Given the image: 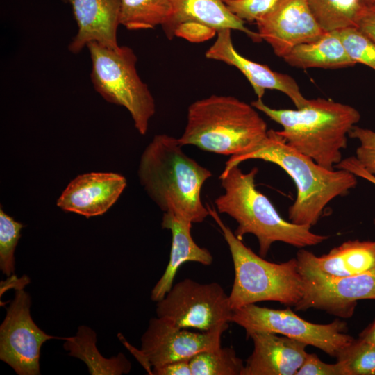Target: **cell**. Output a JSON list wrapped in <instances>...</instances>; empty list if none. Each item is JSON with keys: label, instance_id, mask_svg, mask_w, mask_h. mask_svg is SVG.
<instances>
[{"label": "cell", "instance_id": "obj_1", "mask_svg": "<svg viewBox=\"0 0 375 375\" xmlns=\"http://www.w3.org/2000/svg\"><path fill=\"white\" fill-rule=\"evenodd\" d=\"M251 159L274 163L292 178L297 188V197L288 208V218L299 225H315L328 203L347 194L358 183L357 176L350 172L320 166L289 146L273 129L268 130L266 137L254 148L230 156L223 172Z\"/></svg>", "mask_w": 375, "mask_h": 375}, {"label": "cell", "instance_id": "obj_2", "mask_svg": "<svg viewBox=\"0 0 375 375\" xmlns=\"http://www.w3.org/2000/svg\"><path fill=\"white\" fill-rule=\"evenodd\" d=\"M178 138L156 135L140 158L138 176L148 195L165 212H173L192 223L209 215L201 198L211 172L186 155Z\"/></svg>", "mask_w": 375, "mask_h": 375}, {"label": "cell", "instance_id": "obj_3", "mask_svg": "<svg viewBox=\"0 0 375 375\" xmlns=\"http://www.w3.org/2000/svg\"><path fill=\"white\" fill-rule=\"evenodd\" d=\"M258 172V168L253 167L244 173L238 165L222 172L219 177L224 193L215 200L216 210L235 220L238 226L233 233L238 239L242 240L247 234L255 235L259 254L263 258L276 242L303 248L328 239L312 232L309 226L284 219L271 201L256 189Z\"/></svg>", "mask_w": 375, "mask_h": 375}, {"label": "cell", "instance_id": "obj_4", "mask_svg": "<svg viewBox=\"0 0 375 375\" xmlns=\"http://www.w3.org/2000/svg\"><path fill=\"white\" fill-rule=\"evenodd\" d=\"M251 104L281 125L277 133L289 146L328 169L342 160L349 133L360 119L355 108L322 98L296 110L272 108L260 99Z\"/></svg>", "mask_w": 375, "mask_h": 375}, {"label": "cell", "instance_id": "obj_5", "mask_svg": "<svg viewBox=\"0 0 375 375\" xmlns=\"http://www.w3.org/2000/svg\"><path fill=\"white\" fill-rule=\"evenodd\" d=\"M257 109L232 96L211 95L191 103L178 138L182 146L234 156L254 148L266 137L267 125Z\"/></svg>", "mask_w": 375, "mask_h": 375}, {"label": "cell", "instance_id": "obj_6", "mask_svg": "<svg viewBox=\"0 0 375 375\" xmlns=\"http://www.w3.org/2000/svg\"><path fill=\"white\" fill-rule=\"evenodd\" d=\"M229 247L235 277L229 300L233 310L260 301L295 306L303 296V280L297 258L276 263L264 259L238 239L216 208L206 205Z\"/></svg>", "mask_w": 375, "mask_h": 375}, {"label": "cell", "instance_id": "obj_7", "mask_svg": "<svg viewBox=\"0 0 375 375\" xmlns=\"http://www.w3.org/2000/svg\"><path fill=\"white\" fill-rule=\"evenodd\" d=\"M86 47L95 90L108 102L126 108L138 131L146 134L156 104L147 85L138 74V58L133 50L126 46L109 48L97 42H90Z\"/></svg>", "mask_w": 375, "mask_h": 375}, {"label": "cell", "instance_id": "obj_8", "mask_svg": "<svg viewBox=\"0 0 375 375\" xmlns=\"http://www.w3.org/2000/svg\"><path fill=\"white\" fill-rule=\"evenodd\" d=\"M231 322L243 328L247 338L259 331L281 334L317 347L334 358L354 339L347 333V324L343 321L315 324L302 319L290 308L280 310L249 304L234 310Z\"/></svg>", "mask_w": 375, "mask_h": 375}, {"label": "cell", "instance_id": "obj_9", "mask_svg": "<svg viewBox=\"0 0 375 375\" xmlns=\"http://www.w3.org/2000/svg\"><path fill=\"white\" fill-rule=\"evenodd\" d=\"M229 297L217 282L201 283L185 278L173 285L157 302V317L183 328L209 331L231 322Z\"/></svg>", "mask_w": 375, "mask_h": 375}, {"label": "cell", "instance_id": "obj_10", "mask_svg": "<svg viewBox=\"0 0 375 375\" xmlns=\"http://www.w3.org/2000/svg\"><path fill=\"white\" fill-rule=\"evenodd\" d=\"M303 280V296L296 310H322L342 318L351 317L357 302L375 299V268L346 277L329 276L317 269L301 249L296 257Z\"/></svg>", "mask_w": 375, "mask_h": 375}, {"label": "cell", "instance_id": "obj_11", "mask_svg": "<svg viewBox=\"0 0 375 375\" xmlns=\"http://www.w3.org/2000/svg\"><path fill=\"white\" fill-rule=\"evenodd\" d=\"M31 298L23 288L16 289L0 326V359L19 375H38L42 344L51 339H64L49 335L33 320Z\"/></svg>", "mask_w": 375, "mask_h": 375}, {"label": "cell", "instance_id": "obj_12", "mask_svg": "<svg viewBox=\"0 0 375 375\" xmlns=\"http://www.w3.org/2000/svg\"><path fill=\"white\" fill-rule=\"evenodd\" d=\"M228 326L201 332L180 328L163 317H153L141 338L144 357L151 367L190 359L199 352L221 347V338Z\"/></svg>", "mask_w": 375, "mask_h": 375}, {"label": "cell", "instance_id": "obj_13", "mask_svg": "<svg viewBox=\"0 0 375 375\" xmlns=\"http://www.w3.org/2000/svg\"><path fill=\"white\" fill-rule=\"evenodd\" d=\"M256 24L261 40L282 58L296 46L315 40L325 33L312 15L307 0H281Z\"/></svg>", "mask_w": 375, "mask_h": 375}, {"label": "cell", "instance_id": "obj_14", "mask_svg": "<svg viewBox=\"0 0 375 375\" xmlns=\"http://www.w3.org/2000/svg\"><path fill=\"white\" fill-rule=\"evenodd\" d=\"M205 56L238 69L250 83L258 99H262L265 90L268 89L285 94L298 109L305 107L308 102L292 77L273 71L267 65L242 56L233 45L231 29L225 28L217 32V38L206 51Z\"/></svg>", "mask_w": 375, "mask_h": 375}, {"label": "cell", "instance_id": "obj_15", "mask_svg": "<svg viewBox=\"0 0 375 375\" xmlns=\"http://www.w3.org/2000/svg\"><path fill=\"white\" fill-rule=\"evenodd\" d=\"M126 178L112 172H91L74 178L58 199L62 210L86 217L101 215L118 199Z\"/></svg>", "mask_w": 375, "mask_h": 375}, {"label": "cell", "instance_id": "obj_16", "mask_svg": "<svg viewBox=\"0 0 375 375\" xmlns=\"http://www.w3.org/2000/svg\"><path fill=\"white\" fill-rule=\"evenodd\" d=\"M249 338L253 349L242 375H296L308 355L307 344L284 335L259 331Z\"/></svg>", "mask_w": 375, "mask_h": 375}, {"label": "cell", "instance_id": "obj_17", "mask_svg": "<svg viewBox=\"0 0 375 375\" xmlns=\"http://www.w3.org/2000/svg\"><path fill=\"white\" fill-rule=\"evenodd\" d=\"M122 0H68L78 31L69 44L73 53H79L90 42L109 48L119 47L117 31Z\"/></svg>", "mask_w": 375, "mask_h": 375}, {"label": "cell", "instance_id": "obj_18", "mask_svg": "<svg viewBox=\"0 0 375 375\" xmlns=\"http://www.w3.org/2000/svg\"><path fill=\"white\" fill-rule=\"evenodd\" d=\"M192 224L173 212L163 213L162 227L171 231L172 246L167 267L151 290L152 301L158 302L169 291L178 269L183 263L196 262L203 265L212 264L213 257L210 251L199 247L192 238Z\"/></svg>", "mask_w": 375, "mask_h": 375}, {"label": "cell", "instance_id": "obj_19", "mask_svg": "<svg viewBox=\"0 0 375 375\" xmlns=\"http://www.w3.org/2000/svg\"><path fill=\"white\" fill-rule=\"evenodd\" d=\"M172 11L162 26L166 37L171 40L183 24L194 22L207 26L216 33L222 29L238 30L247 34L253 42L262 41L258 32L244 26V22L233 15L224 0H170Z\"/></svg>", "mask_w": 375, "mask_h": 375}, {"label": "cell", "instance_id": "obj_20", "mask_svg": "<svg viewBox=\"0 0 375 375\" xmlns=\"http://www.w3.org/2000/svg\"><path fill=\"white\" fill-rule=\"evenodd\" d=\"M301 250L311 264L329 276H351L375 268V241L348 240L320 256Z\"/></svg>", "mask_w": 375, "mask_h": 375}, {"label": "cell", "instance_id": "obj_21", "mask_svg": "<svg viewBox=\"0 0 375 375\" xmlns=\"http://www.w3.org/2000/svg\"><path fill=\"white\" fill-rule=\"evenodd\" d=\"M283 59L288 65L301 69H338L356 65L335 31L325 32L315 40L296 46Z\"/></svg>", "mask_w": 375, "mask_h": 375}, {"label": "cell", "instance_id": "obj_22", "mask_svg": "<svg viewBox=\"0 0 375 375\" xmlns=\"http://www.w3.org/2000/svg\"><path fill=\"white\" fill-rule=\"evenodd\" d=\"M63 340V347L69 351V356L83 361L90 374L121 375L131 369V362L122 353L109 358L103 356L96 346L97 334L88 326H79L74 336Z\"/></svg>", "mask_w": 375, "mask_h": 375}, {"label": "cell", "instance_id": "obj_23", "mask_svg": "<svg viewBox=\"0 0 375 375\" xmlns=\"http://www.w3.org/2000/svg\"><path fill=\"white\" fill-rule=\"evenodd\" d=\"M172 11L170 0H122L120 25L130 31L162 26Z\"/></svg>", "mask_w": 375, "mask_h": 375}, {"label": "cell", "instance_id": "obj_24", "mask_svg": "<svg viewBox=\"0 0 375 375\" xmlns=\"http://www.w3.org/2000/svg\"><path fill=\"white\" fill-rule=\"evenodd\" d=\"M317 22L325 32L356 26L367 6L364 0H307Z\"/></svg>", "mask_w": 375, "mask_h": 375}, {"label": "cell", "instance_id": "obj_25", "mask_svg": "<svg viewBox=\"0 0 375 375\" xmlns=\"http://www.w3.org/2000/svg\"><path fill=\"white\" fill-rule=\"evenodd\" d=\"M192 375H242L244 364L232 347L203 351L190 359Z\"/></svg>", "mask_w": 375, "mask_h": 375}, {"label": "cell", "instance_id": "obj_26", "mask_svg": "<svg viewBox=\"0 0 375 375\" xmlns=\"http://www.w3.org/2000/svg\"><path fill=\"white\" fill-rule=\"evenodd\" d=\"M336 359L347 375H375V344L358 338L343 347Z\"/></svg>", "mask_w": 375, "mask_h": 375}, {"label": "cell", "instance_id": "obj_27", "mask_svg": "<svg viewBox=\"0 0 375 375\" xmlns=\"http://www.w3.org/2000/svg\"><path fill=\"white\" fill-rule=\"evenodd\" d=\"M347 55L356 63L375 71V42L356 26L335 31Z\"/></svg>", "mask_w": 375, "mask_h": 375}, {"label": "cell", "instance_id": "obj_28", "mask_svg": "<svg viewBox=\"0 0 375 375\" xmlns=\"http://www.w3.org/2000/svg\"><path fill=\"white\" fill-rule=\"evenodd\" d=\"M24 226L0 209V269L8 277L15 273V251Z\"/></svg>", "mask_w": 375, "mask_h": 375}, {"label": "cell", "instance_id": "obj_29", "mask_svg": "<svg viewBox=\"0 0 375 375\" xmlns=\"http://www.w3.org/2000/svg\"><path fill=\"white\" fill-rule=\"evenodd\" d=\"M281 0H224L228 10L243 22H257Z\"/></svg>", "mask_w": 375, "mask_h": 375}, {"label": "cell", "instance_id": "obj_30", "mask_svg": "<svg viewBox=\"0 0 375 375\" xmlns=\"http://www.w3.org/2000/svg\"><path fill=\"white\" fill-rule=\"evenodd\" d=\"M349 137L359 141L355 157L368 172L375 176V132L354 126Z\"/></svg>", "mask_w": 375, "mask_h": 375}, {"label": "cell", "instance_id": "obj_31", "mask_svg": "<svg viewBox=\"0 0 375 375\" xmlns=\"http://www.w3.org/2000/svg\"><path fill=\"white\" fill-rule=\"evenodd\" d=\"M296 375H347L344 367L339 362L328 364L315 353H308Z\"/></svg>", "mask_w": 375, "mask_h": 375}, {"label": "cell", "instance_id": "obj_32", "mask_svg": "<svg viewBox=\"0 0 375 375\" xmlns=\"http://www.w3.org/2000/svg\"><path fill=\"white\" fill-rule=\"evenodd\" d=\"M215 33L207 26L190 22L180 26L175 33V36L182 37L190 41H201L212 37Z\"/></svg>", "mask_w": 375, "mask_h": 375}, {"label": "cell", "instance_id": "obj_33", "mask_svg": "<svg viewBox=\"0 0 375 375\" xmlns=\"http://www.w3.org/2000/svg\"><path fill=\"white\" fill-rule=\"evenodd\" d=\"M356 27L375 42V2L365 6L356 22Z\"/></svg>", "mask_w": 375, "mask_h": 375}, {"label": "cell", "instance_id": "obj_34", "mask_svg": "<svg viewBox=\"0 0 375 375\" xmlns=\"http://www.w3.org/2000/svg\"><path fill=\"white\" fill-rule=\"evenodd\" d=\"M152 375H192L190 359L180 360L152 368Z\"/></svg>", "mask_w": 375, "mask_h": 375}, {"label": "cell", "instance_id": "obj_35", "mask_svg": "<svg viewBox=\"0 0 375 375\" xmlns=\"http://www.w3.org/2000/svg\"><path fill=\"white\" fill-rule=\"evenodd\" d=\"M335 168L350 172L357 177H360L375 185V176L368 172L355 156L342 160L335 166Z\"/></svg>", "mask_w": 375, "mask_h": 375}, {"label": "cell", "instance_id": "obj_36", "mask_svg": "<svg viewBox=\"0 0 375 375\" xmlns=\"http://www.w3.org/2000/svg\"><path fill=\"white\" fill-rule=\"evenodd\" d=\"M358 338L375 344V319L359 334Z\"/></svg>", "mask_w": 375, "mask_h": 375}, {"label": "cell", "instance_id": "obj_37", "mask_svg": "<svg viewBox=\"0 0 375 375\" xmlns=\"http://www.w3.org/2000/svg\"><path fill=\"white\" fill-rule=\"evenodd\" d=\"M365 1V3H367V5L368 4H370V3H372L374 2H375V0H364Z\"/></svg>", "mask_w": 375, "mask_h": 375}, {"label": "cell", "instance_id": "obj_38", "mask_svg": "<svg viewBox=\"0 0 375 375\" xmlns=\"http://www.w3.org/2000/svg\"><path fill=\"white\" fill-rule=\"evenodd\" d=\"M62 1H64L65 3H68V0H62Z\"/></svg>", "mask_w": 375, "mask_h": 375}, {"label": "cell", "instance_id": "obj_39", "mask_svg": "<svg viewBox=\"0 0 375 375\" xmlns=\"http://www.w3.org/2000/svg\"><path fill=\"white\" fill-rule=\"evenodd\" d=\"M374 225H375V218L374 219Z\"/></svg>", "mask_w": 375, "mask_h": 375}]
</instances>
